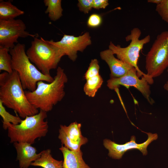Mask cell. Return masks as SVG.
Listing matches in <instances>:
<instances>
[{"label": "cell", "instance_id": "6da1fadb", "mask_svg": "<svg viewBox=\"0 0 168 168\" xmlns=\"http://www.w3.org/2000/svg\"><path fill=\"white\" fill-rule=\"evenodd\" d=\"M17 72H4L0 74V100L4 105L13 110L20 117L35 115L38 109L27 100Z\"/></svg>", "mask_w": 168, "mask_h": 168}, {"label": "cell", "instance_id": "7a4b0ae2", "mask_svg": "<svg viewBox=\"0 0 168 168\" xmlns=\"http://www.w3.org/2000/svg\"><path fill=\"white\" fill-rule=\"evenodd\" d=\"M54 78L51 83L38 82L33 91H25L29 101L36 109L46 112L50 111L64 98L65 84L68 81L64 69L58 67Z\"/></svg>", "mask_w": 168, "mask_h": 168}, {"label": "cell", "instance_id": "3957f363", "mask_svg": "<svg viewBox=\"0 0 168 168\" xmlns=\"http://www.w3.org/2000/svg\"><path fill=\"white\" fill-rule=\"evenodd\" d=\"M9 53L12 56V69L17 72L24 90L33 91L38 82L51 83L54 80L51 75L43 74L31 63L26 54L24 44L18 43L10 49Z\"/></svg>", "mask_w": 168, "mask_h": 168}, {"label": "cell", "instance_id": "277c9868", "mask_svg": "<svg viewBox=\"0 0 168 168\" xmlns=\"http://www.w3.org/2000/svg\"><path fill=\"white\" fill-rule=\"evenodd\" d=\"M47 113L40 110L37 114L26 117L17 125L7 124L4 129H7L10 142H26L34 143L38 138L45 137L48 131L49 126L45 119Z\"/></svg>", "mask_w": 168, "mask_h": 168}, {"label": "cell", "instance_id": "5b68a950", "mask_svg": "<svg viewBox=\"0 0 168 168\" xmlns=\"http://www.w3.org/2000/svg\"><path fill=\"white\" fill-rule=\"evenodd\" d=\"M26 53L30 62L43 74L47 76L50 75L51 70L57 68L64 56L59 49L41 37L34 38Z\"/></svg>", "mask_w": 168, "mask_h": 168}, {"label": "cell", "instance_id": "8992f818", "mask_svg": "<svg viewBox=\"0 0 168 168\" xmlns=\"http://www.w3.org/2000/svg\"><path fill=\"white\" fill-rule=\"evenodd\" d=\"M141 35L140 30L138 28H134L131 30L130 34L125 37L126 41H130L128 45L122 47L119 45H115L111 41L109 45V49L116 55L118 58L135 68L137 70L138 76L144 77L149 84L151 85L154 83L153 78L142 72L138 66L140 51L144 45L150 40L149 35L140 39Z\"/></svg>", "mask_w": 168, "mask_h": 168}, {"label": "cell", "instance_id": "52a82bcc", "mask_svg": "<svg viewBox=\"0 0 168 168\" xmlns=\"http://www.w3.org/2000/svg\"><path fill=\"white\" fill-rule=\"evenodd\" d=\"M147 74L153 78L168 68V30L159 34L146 57Z\"/></svg>", "mask_w": 168, "mask_h": 168}, {"label": "cell", "instance_id": "ba28073f", "mask_svg": "<svg viewBox=\"0 0 168 168\" xmlns=\"http://www.w3.org/2000/svg\"><path fill=\"white\" fill-rule=\"evenodd\" d=\"M26 26L21 19L0 20V47L13 48L19 37H35V35L26 30Z\"/></svg>", "mask_w": 168, "mask_h": 168}, {"label": "cell", "instance_id": "9c48e42d", "mask_svg": "<svg viewBox=\"0 0 168 168\" xmlns=\"http://www.w3.org/2000/svg\"><path fill=\"white\" fill-rule=\"evenodd\" d=\"M107 82V87L112 90L118 88L120 85L128 88L130 86H133L141 93L150 104L152 105L154 103V100L151 97V91L148 81L144 77L139 78L137 75V70L134 67L123 76L110 78Z\"/></svg>", "mask_w": 168, "mask_h": 168}, {"label": "cell", "instance_id": "30bf717a", "mask_svg": "<svg viewBox=\"0 0 168 168\" xmlns=\"http://www.w3.org/2000/svg\"><path fill=\"white\" fill-rule=\"evenodd\" d=\"M47 41L59 49L64 55H67L73 62L77 58L78 51L82 52L91 44V37L88 32L78 36L64 34L59 41Z\"/></svg>", "mask_w": 168, "mask_h": 168}, {"label": "cell", "instance_id": "8fae6325", "mask_svg": "<svg viewBox=\"0 0 168 168\" xmlns=\"http://www.w3.org/2000/svg\"><path fill=\"white\" fill-rule=\"evenodd\" d=\"M146 133L148 135V138L146 141L142 143H137L135 136H132L130 141L124 144H118L110 139H105L103 140V145L109 151L108 156L115 159H120L126 152L132 149H138L143 155H146L147 153V146L153 141L156 140L158 136L157 133Z\"/></svg>", "mask_w": 168, "mask_h": 168}, {"label": "cell", "instance_id": "7c38bea8", "mask_svg": "<svg viewBox=\"0 0 168 168\" xmlns=\"http://www.w3.org/2000/svg\"><path fill=\"white\" fill-rule=\"evenodd\" d=\"M81 127V124L76 122L68 126L60 125L58 138L62 144L71 150H80L81 146L88 142L87 139L82 134Z\"/></svg>", "mask_w": 168, "mask_h": 168}, {"label": "cell", "instance_id": "4fadbf2b", "mask_svg": "<svg viewBox=\"0 0 168 168\" xmlns=\"http://www.w3.org/2000/svg\"><path fill=\"white\" fill-rule=\"evenodd\" d=\"M112 51L108 49L100 53L101 59L108 65L110 71V78H117L125 75L134 68L130 65L116 58Z\"/></svg>", "mask_w": 168, "mask_h": 168}, {"label": "cell", "instance_id": "5bb4252c", "mask_svg": "<svg viewBox=\"0 0 168 168\" xmlns=\"http://www.w3.org/2000/svg\"><path fill=\"white\" fill-rule=\"evenodd\" d=\"M14 146L17 153V159L20 168H28L32 162L40 157V152L37 153L36 148L26 142H14Z\"/></svg>", "mask_w": 168, "mask_h": 168}, {"label": "cell", "instance_id": "9a60e30c", "mask_svg": "<svg viewBox=\"0 0 168 168\" xmlns=\"http://www.w3.org/2000/svg\"><path fill=\"white\" fill-rule=\"evenodd\" d=\"M63 157V168H91L86 164L82 158V153L71 150L62 144L59 148Z\"/></svg>", "mask_w": 168, "mask_h": 168}, {"label": "cell", "instance_id": "2e32d148", "mask_svg": "<svg viewBox=\"0 0 168 168\" xmlns=\"http://www.w3.org/2000/svg\"><path fill=\"white\" fill-rule=\"evenodd\" d=\"M40 157L31 163V166L41 167L43 168H63V161L54 159L49 149L40 152Z\"/></svg>", "mask_w": 168, "mask_h": 168}, {"label": "cell", "instance_id": "e0dca14e", "mask_svg": "<svg viewBox=\"0 0 168 168\" xmlns=\"http://www.w3.org/2000/svg\"><path fill=\"white\" fill-rule=\"evenodd\" d=\"M24 14V11L13 5L11 1H0V20L13 19Z\"/></svg>", "mask_w": 168, "mask_h": 168}, {"label": "cell", "instance_id": "ac0fdd59", "mask_svg": "<svg viewBox=\"0 0 168 168\" xmlns=\"http://www.w3.org/2000/svg\"><path fill=\"white\" fill-rule=\"evenodd\" d=\"M44 2L47 8L45 11L49 19L53 21L59 19L63 16V9L61 0H44Z\"/></svg>", "mask_w": 168, "mask_h": 168}, {"label": "cell", "instance_id": "d6986e66", "mask_svg": "<svg viewBox=\"0 0 168 168\" xmlns=\"http://www.w3.org/2000/svg\"><path fill=\"white\" fill-rule=\"evenodd\" d=\"M103 82V78L100 74L86 80L83 87L85 94L89 97H94Z\"/></svg>", "mask_w": 168, "mask_h": 168}, {"label": "cell", "instance_id": "ffe728a7", "mask_svg": "<svg viewBox=\"0 0 168 168\" xmlns=\"http://www.w3.org/2000/svg\"><path fill=\"white\" fill-rule=\"evenodd\" d=\"M9 49L0 47V71H4L8 73H12L13 70L12 66V56Z\"/></svg>", "mask_w": 168, "mask_h": 168}, {"label": "cell", "instance_id": "44dd1931", "mask_svg": "<svg viewBox=\"0 0 168 168\" xmlns=\"http://www.w3.org/2000/svg\"><path fill=\"white\" fill-rule=\"evenodd\" d=\"M0 115L2 119L3 128H4L6 125L10 123L14 125L20 123L22 121L17 116L13 115L8 112L5 109L2 102L0 100Z\"/></svg>", "mask_w": 168, "mask_h": 168}, {"label": "cell", "instance_id": "7402d4cb", "mask_svg": "<svg viewBox=\"0 0 168 168\" xmlns=\"http://www.w3.org/2000/svg\"><path fill=\"white\" fill-rule=\"evenodd\" d=\"M100 66L99 62L97 59L91 60L88 68L83 77L86 80L90 78L96 76L99 74Z\"/></svg>", "mask_w": 168, "mask_h": 168}, {"label": "cell", "instance_id": "603a6c76", "mask_svg": "<svg viewBox=\"0 0 168 168\" xmlns=\"http://www.w3.org/2000/svg\"><path fill=\"white\" fill-rule=\"evenodd\" d=\"M156 11L162 20L168 22V0H162L160 3L156 5Z\"/></svg>", "mask_w": 168, "mask_h": 168}, {"label": "cell", "instance_id": "cb8c5ba5", "mask_svg": "<svg viewBox=\"0 0 168 168\" xmlns=\"http://www.w3.org/2000/svg\"><path fill=\"white\" fill-rule=\"evenodd\" d=\"M77 6L79 11L87 14L93 8V0H78Z\"/></svg>", "mask_w": 168, "mask_h": 168}, {"label": "cell", "instance_id": "d4e9b609", "mask_svg": "<svg viewBox=\"0 0 168 168\" xmlns=\"http://www.w3.org/2000/svg\"><path fill=\"white\" fill-rule=\"evenodd\" d=\"M102 22V18L100 15L93 13L89 17L87 21V25L90 27H96L101 24Z\"/></svg>", "mask_w": 168, "mask_h": 168}, {"label": "cell", "instance_id": "484cf974", "mask_svg": "<svg viewBox=\"0 0 168 168\" xmlns=\"http://www.w3.org/2000/svg\"><path fill=\"white\" fill-rule=\"evenodd\" d=\"M109 4L108 0H93V8L98 10L105 9Z\"/></svg>", "mask_w": 168, "mask_h": 168}, {"label": "cell", "instance_id": "4316f807", "mask_svg": "<svg viewBox=\"0 0 168 168\" xmlns=\"http://www.w3.org/2000/svg\"><path fill=\"white\" fill-rule=\"evenodd\" d=\"M162 0H148L147 2H148L155 3L157 5L160 3Z\"/></svg>", "mask_w": 168, "mask_h": 168}, {"label": "cell", "instance_id": "83f0119b", "mask_svg": "<svg viewBox=\"0 0 168 168\" xmlns=\"http://www.w3.org/2000/svg\"><path fill=\"white\" fill-rule=\"evenodd\" d=\"M163 88L165 90L168 91V80L166 82L163 86Z\"/></svg>", "mask_w": 168, "mask_h": 168}, {"label": "cell", "instance_id": "f1b7e54d", "mask_svg": "<svg viewBox=\"0 0 168 168\" xmlns=\"http://www.w3.org/2000/svg\"><path fill=\"white\" fill-rule=\"evenodd\" d=\"M167 72H168V68H167Z\"/></svg>", "mask_w": 168, "mask_h": 168}]
</instances>
